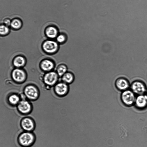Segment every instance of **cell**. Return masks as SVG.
I'll return each mask as SVG.
<instances>
[{
	"instance_id": "obj_3",
	"label": "cell",
	"mask_w": 147,
	"mask_h": 147,
	"mask_svg": "<svg viewBox=\"0 0 147 147\" xmlns=\"http://www.w3.org/2000/svg\"><path fill=\"white\" fill-rule=\"evenodd\" d=\"M130 89L138 95L145 94L147 90L145 84L142 81L136 80L134 81L130 85Z\"/></svg>"
},
{
	"instance_id": "obj_20",
	"label": "cell",
	"mask_w": 147,
	"mask_h": 147,
	"mask_svg": "<svg viewBox=\"0 0 147 147\" xmlns=\"http://www.w3.org/2000/svg\"><path fill=\"white\" fill-rule=\"evenodd\" d=\"M9 31V29L8 26L3 24L0 25V33L1 35H5L8 33Z\"/></svg>"
},
{
	"instance_id": "obj_22",
	"label": "cell",
	"mask_w": 147,
	"mask_h": 147,
	"mask_svg": "<svg viewBox=\"0 0 147 147\" xmlns=\"http://www.w3.org/2000/svg\"><path fill=\"white\" fill-rule=\"evenodd\" d=\"M11 21L8 18H5L3 21V25L8 26H10Z\"/></svg>"
},
{
	"instance_id": "obj_10",
	"label": "cell",
	"mask_w": 147,
	"mask_h": 147,
	"mask_svg": "<svg viewBox=\"0 0 147 147\" xmlns=\"http://www.w3.org/2000/svg\"><path fill=\"white\" fill-rule=\"evenodd\" d=\"M58 45L56 42L47 40L45 42L43 45L44 50L49 53H53L57 49Z\"/></svg>"
},
{
	"instance_id": "obj_8",
	"label": "cell",
	"mask_w": 147,
	"mask_h": 147,
	"mask_svg": "<svg viewBox=\"0 0 147 147\" xmlns=\"http://www.w3.org/2000/svg\"><path fill=\"white\" fill-rule=\"evenodd\" d=\"M115 85L117 90L122 92L129 89L130 87L128 80L123 77L117 78L115 82Z\"/></svg>"
},
{
	"instance_id": "obj_19",
	"label": "cell",
	"mask_w": 147,
	"mask_h": 147,
	"mask_svg": "<svg viewBox=\"0 0 147 147\" xmlns=\"http://www.w3.org/2000/svg\"><path fill=\"white\" fill-rule=\"evenodd\" d=\"M67 70V66L65 65H61L57 69L58 74L60 76H62L66 72Z\"/></svg>"
},
{
	"instance_id": "obj_15",
	"label": "cell",
	"mask_w": 147,
	"mask_h": 147,
	"mask_svg": "<svg viewBox=\"0 0 147 147\" xmlns=\"http://www.w3.org/2000/svg\"><path fill=\"white\" fill-rule=\"evenodd\" d=\"M8 100L9 104L12 105H17L20 101V97L17 95L12 94L9 96Z\"/></svg>"
},
{
	"instance_id": "obj_12",
	"label": "cell",
	"mask_w": 147,
	"mask_h": 147,
	"mask_svg": "<svg viewBox=\"0 0 147 147\" xmlns=\"http://www.w3.org/2000/svg\"><path fill=\"white\" fill-rule=\"evenodd\" d=\"M12 76L13 79L18 82L23 81L25 78V74L22 70L16 69L14 70L12 73Z\"/></svg>"
},
{
	"instance_id": "obj_23",
	"label": "cell",
	"mask_w": 147,
	"mask_h": 147,
	"mask_svg": "<svg viewBox=\"0 0 147 147\" xmlns=\"http://www.w3.org/2000/svg\"><path fill=\"white\" fill-rule=\"evenodd\" d=\"M145 94L146 95L147 98V92Z\"/></svg>"
},
{
	"instance_id": "obj_11",
	"label": "cell",
	"mask_w": 147,
	"mask_h": 147,
	"mask_svg": "<svg viewBox=\"0 0 147 147\" xmlns=\"http://www.w3.org/2000/svg\"><path fill=\"white\" fill-rule=\"evenodd\" d=\"M57 78V75L56 73L50 72L45 75L44 77V82L46 84L52 86L56 82Z\"/></svg>"
},
{
	"instance_id": "obj_7",
	"label": "cell",
	"mask_w": 147,
	"mask_h": 147,
	"mask_svg": "<svg viewBox=\"0 0 147 147\" xmlns=\"http://www.w3.org/2000/svg\"><path fill=\"white\" fill-rule=\"evenodd\" d=\"M69 89L68 84L63 82L57 84L55 87V90L58 96L62 97L65 96L68 94Z\"/></svg>"
},
{
	"instance_id": "obj_18",
	"label": "cell",
	"mask_w": 147,
	"mask_h": 147,
	"mask_svg": "<svg viewBox=\"0 0 147 147\" xmlns=\"http://www.w3.org/2000/svg\"><path fill=\"white\" fill-rule=\"evenodd\" d=\"M25 60L23 57L21 56L16 57L13 61V64L16 67H20L24 65L25 63Z\"/></svg>"
},
{
	"instance_id": "obj_5",
	"label": "cell",
	"mask_w": 147,
	"mask_h": 147,
	"mask_svg": "<svg viewBox=\"0 0 147 147\" xmlns=\"http://www.w3.org/2000/svg\"><path fill=\"white\" fill-rule=\"evenodd\" d=\"M25 97L30 100H34L38 97L39 93L37 89L33 86H26L24 90Z\"/></svg>"
},
{
	"instance_id": "obj_6",
	"label": "cell",
	"mask_w": 147,
	"mask_h": 147,
	"mask_svg": "<svg viewBox=\"0 0 147 147\" xmlns=\"http://www.w3.org/2000/svg\"><path fill=\"white\" fill-rule=\"evenodd\" d=\"M20 125L23 129L26 131L31 132L35 127L34 121L29 117L23 118L21 121Z\"/></svg>"
},
{
	"instance_id": "obj_14",
	"label": "cell",
	"mask_w": 147,
	"mask_h": 147,
	"mask_svg": "<svg viewBox=\"0 0 147 147\" xmlns=\"http://www.w3.org/2000/svg\"><path fill=\"white\" fill-rule=\"evenodd\" d=\"M74 79V76L73 74L71 72H66L62 77V80L63 82L67 84L72 83Z\"/></svg>"
},
{
	"instance_id": "obj_1",
	"label": "cell",
	"mask_w": 147,
	"mask_h": 147,
	"mask_svg": "<svg viewBox=\"0 0 147 147\" xmlns=\"http://www.w3.org/2000/svg\"><path fill=\"white\" fill-rule=\"evenodd\" d=\"M35 141L34 134L31 132L25 131L19 136L18 142L22 147H30L34 144Z\"/></svg>"
},
{
	"instance_id": "obj_4",
	"label": "cell",
	"mask_w": 147,
	"mask_h": 147,
	"mask_svg": "<svg viewBox=\"0 0 147 147\" xmlns=\"http://www.w3.org/2000/svg\"><path fill=\"white\" fill-rule=\"evenodd\" d=\"M17 108L18 111L21 114L27 115L30 113L31 111L32 107L29 102L24 99L19 102L17 105Z\"/></svg>"
},
{
	"instance_id": "obj_9",
	"label": "cell",
	"mask_w": 147,
	"mask_h": 147,
	"mask_svg": "<svg viewBox=\"0 0 147 147\" xmlns=\"http://www.w3.org/2000/svg\"><path fill=\"white\" fill-rule=\"evenodd\" d=\"M134 105L138 109L146 108L147 107V98L145 94L138 95L136 97Z\"/></svg>"
},
{
	"instance_id": "obj_16",
	"label": "cell",
	"mask_w": 147,
	"mask_h": 147,
	"mask_svg": "<svg viewBox=\"0 0 147 147\" xmlns=\"http://www.w3.org/2000/svg\"><path fill=\"white\" fill-rule=\"evenodd\" d=\"M41 67L45 71H49L52 69L53 67V64L51 61L47 60L43 61L41 64Z\"/></svg>"
},
{
	"instance_id": "obj_2",
	"label": "cell",
	"mask_w": 147,
	"mask_h": 147,
	"mask_svg": "<svg viewBox=\"0 0 147 147\" xmlns=\"http://www.w3.org/2000/svg\"><path fill=\"white\" fill-rule=\"evenodd\" d=\"M136 97L135 94L130 89L122 91L120 95L121 102L127 107H130L134 104Z\"/></svg>"
},
{
	"instance_id": "obj_21",
	"label": "cell",
	"mask_w": 147,
	"mask_h": 147,
	"mask_svg": "<svg viewBox=\"0 0 147 147\" xmlns=\"http://www.w3.org/2000/svg\"><path fill=\"white\" fill-rule=\"evenodd\" d=\"M57 40L58 42L62 43L66 40V37L64 35L61 34L58 36Z\"/></svg>"
},
{
	"instance_id": "obj_17",
	"label": "cell",
	"mask_w": 147,
	"mask_h": 147,
	"mask_svg": "<svg viewBox=\"0 0 147 147\" xmlns=\"http://www.w3.org/2000/svg\"><path fill=\"white\" fill-rule=\"evenodd\" d=\"M22 25L21 21L19 19L15 18L11 22L10 26L13 28L18 29L20 28Z\"/></svg>"
},
{
	"instance_id": "obj_13",
	"label": "cell",
	"mask_w": 147,
	"mask_h": 147,
	"mask_svg": "<svg viewBox=\"0 0 147 147\" xmlns=\"http://www.w3.org/2000/svg\"><path fill=\"white\" fill-rule=\"evenodd\" d=\"M45 33L49 38H53L56 36L58 32L57 29L54 27L50 26L47 28Z\"/></svg>"
}]
</instances>
